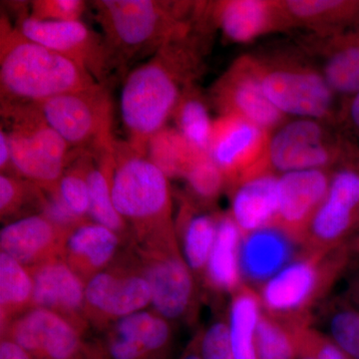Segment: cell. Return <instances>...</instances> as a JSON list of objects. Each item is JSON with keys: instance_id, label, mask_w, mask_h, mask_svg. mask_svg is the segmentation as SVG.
<instances>
[{"instance_id": "1", "label": "cell", "mask_w": 359, "mask_h": 359, "mask_svg": "<svg viewBox=\"0 0 359 359\" xmlns=\"http://www.w3.org/2000/svg\"><path fill=\"white\" fill-rule=\"evenodd\" d=\"M200 18L190 30L170 40L125 77L120 95L123 126L129 145L142 154H146L149 141L166 127L184 92L199 76L211 25Z\"/></svg>"}, {"instance_id": "2", "label": "cell", "mask_w": 359, "mask_h": 359, "mask_svg": "<svg viewBox=\"0 0 359 359\" xmlns=\"http://www.w3.org/2000/svg\"><path fill=\"white\" fill-rule=\"evenodd\" d=\"M91 4L102 28L111 73L124 72L135 61L151 57L190 30L202 2L97 0Z\"/></svg>"}, {"instance_id": "3", "label": "cell", "mask_w": 359, "mask_h": 359, "mask_svg": "<svg viewBox=\"0 0 359 359\" xmlns=\"http://www.w3.org/2000/svg\"><path fill=\"white\" fill-rule=\"evenodd\" d=\"M97 83L88 71L74 61L26 39L6 20H1V107L39 105L52 97Z\"/></svg>"}, {"instance_id": "4", "label": "cell", "mask_w": 359, "mask_h": 359, "mask_svg": "<svg viewBox=\"0 0 359 359\" xmlns=\"http://www.w3.org/2000/svg\"><path fill=\"white\" fill-rule=\"evenodd\" d=\"M112 199L131 231L132 244L176 233L169 178L128 142L115 141Z\"/></svg>"}, {"instance_id": "5", "label": "cell", "mask_w": 359, "mask_h": 359, "mask_svg": "<svg viewBox=\"0 0 359 359\" xmlns=\"http://www.w3.org/2000/svg\"><path fill=\"white\" fill-rule=\"evenodd\" d=\"M351 264L348 247L302 250L289 264L257 289L266 313L292 320L311 321V311Z\"/></svg>"}, {"instance_id": "6", "label": "cell", "mask_w": 359, "mask_h": 359, "mask_svg": "<svg viewBox=\"0 0 359 359\" xmlns=\"http://www.w3.org/2000/svg\"><path fill=\"white\" fill-rule=\"evenodd\" d=\"M8 128L13 173L45 192L56 189L77 150L47 124L37 105L1 107Z\"/></svg>"}, {"instance_id": "7", "label": "cell", "mask_w": 359, "mask_h": 359, "mask_svg": "<svg viewBox=\"0 0 359 359\" xmlns=\"http://www.w3.org/2000/svg\"><path fill=\"white\" fill-rule=\"evenodd\" d=\"M257 71L269 102L285 117L337 124L335 96L320 68L290 54L256 56Z\"/></svg>"}, {"instance_id": "8", "label": "cell", "mask_w": 359, "mask_h": 359, "mask_svg": "<svg viewBox=\"0 0 359 359\" xmlns=\"http://www.w3.org/2000/svg\"><path fill=\"white\" fill-rule=\"evenodd\" d=\"M131 247L150 285L151 309L175 325H193L202 287L182 255L176 233Z\"/></svg>"}, {"instance_id": "9", "label": "cell", "mask_w": 359, "mask_h": 359, "mask_svg": "<svg viewBox=\"0 0 359 359\" xmlns=\"http://www.w3.org/2000/svg\"><path fill=\"white\" fill-rule=\"evenodd\" d=\"M335 125L309 118L287 119L269 135L266 165L276 175L334 170L358 150Z\"/></svg>"}, {"instance_id": "10", "label": "cell", "mask_w": 359, "mask_h": 359, "mask_svg": "<svg viewBox=\"0 0 359 359\" xmlns=\"http://www.w3.org/2000/svg\"><path fill=\"white\" fill-rule=\"evenodd\" d=\"M37 107L72 149L92 152L114 145L113 101L107 84L52 97Z\"/></svg>"}, {"instance_id": "11", "label": "cell", "mask_w": 359, "mask_h": 359, "mask_svg": "<svg viewBox=\"0 0 359 359\" xmlns=\"http://www.w3.org/2000/svg\"><path fill=\"white\" fill-rule=\"evenodd\" d=\"M150 285L131 245L100 273L85 283V316L89 327L102 332L131 314L151 308Z\"/></svg>"}, {"instance_id": "12", "label": "cell", "mask_w": 359, "mask_h": 359, "mask_svg": "<svg viewBox=\"0 0 359 359\" xmlns=\"http://www.w3.org/2000/svg\"><path fill=\"white\" fill-rule=\"evenodd\" d=\"M359 233V150L332 170L330 188L302 240V250H332Z\"/></svg>"}, {"instance_id": "13", "label": "cell", "mask_w": 359, "mask_h": 359, "mask_svg": "<svg viewBox=\"0 0 359 359\" xmlns=\"http://www.w3.org/2000/svg\"><path fill=\"white\" fill-rule=\"evenodd\" d=\"M87 330L48 309L32 308L1 328L34 359L100 358L95 344L85 341Z\"/></svg>"}, {"instance_id": "14", "label": "cell", "mask_w": 359, "mask_h": 359, "mask_svg": "<svg viewBox=\"0 0 359 359\" xmlns=\"http://www.w3.org/2000/svg\"><path fill=\"white\" fill-rule=\"evenodd\" d=\"M269 135L271 132L238 116L219 115L215 120L209 154L223 172L226 190L242 180L269 171Z\"/></svg>"}, {"instance_id": "15", "label": "cell", "mask_w": 359, "mask_h": 359, "mask_svg": "<svg viewBox=\"0 0 359 359\" xmlns=\"http://www.w3.org/2000/svg\"><path fill=\"white\" fill-rule=\"evenodd\" d=\"M175 327L150 308L112 323L94 344L101 359H172Z\"/></svg>"}, {"instance_id": "16", "label": "cell", "mask_w": 359, "mask_h": 359, "mask_svg": "<svg viewBox=\"0 0 359 359\" xmlns=\"http://www.w3.org/2000/svg\"><path fill=\"white\" fill-rule=\"evenodd\" d=\"M211 100L221 115H236L269 132L287 121L264 94L255 55L238 58L211 90Z\"/></svg>"}, {"instance_id": "17", "label": "cell", "mask_w": 359, "mask_h": 359, "mask_svg": "<svg viewBox=\"0 0 359 359\" xmlns=\"http://www.w3.org/2000/svg\"><path fill=\"white\" fill-rule=\"evenodd\" d=\"M15 28L26 39L74 61L99 83L107 84L110 70L103 36L83 21H39L26 13Z\"/></svg>"}, {"instance_id": "18", "label": "cell", "mask_w": 359, "mask_h": 359, "mask_svg": "<svg viewBox=\"0 0 359 359\" xmlns=\"http://www.w3.org/2000/svg\"><path fill=\"white\" fill-rule=\"evenodd\" d=\"M332 170H306L278 175L276 226L302 245V237L330 188Z\"/></svg>"}, {"instance_id": "19", "label": "cell", "mask_w": 359, "mask_h": 359, "mask_svg": "<svg viewBox=\"0 0 359 359\" xmlns=\"http://www.w3.org/2000/svg\"><path fill=\"white\" fill-rule=\"evenodd\" d=\"M28 269L33 280L32 308L54 311L88 330L85 316V283L61 257Z\"/></svg>"}, {"instance_id": "20", "label": "cell", "mask_w": 359, "mask_h": 359, "mask_svg": "<svg viewBox=\"0 0 359 359\" xmlns=\"http://www.w3.org/2000/svg\"><path fill=\"white\" fill-rule=\"evenodd\" d=\"M212 25L235 43H249L273 32L290 28L282 1L224 0L210 2Z\"/></svg>"}, {"instance_id": "21", "label": "cell", "mask_w": 359, "mask_h": 359, "mask_svg": "<svg viewBox=\"0 0 359 359\" xmlns=\"http://www.w3.org/2000/svg\"><path fill=\"white\" fill-rule=\"evenodd\" d=\"M128 244L103 224L86 219L66 231L60 257L86 283L111 266Z\"/></svg>"}, {"instance_id": "22", "label": "cell", "mask_w": 359, "mask_h": 359, "mask_svg": "<svg viewBox=\"0 0 359 359\" xmlns=\"http://www.w3.org/2000/svg\"><path fill=\"white\" fill-rule=\"evenodd\" d=\"M66 231L41 212L30 215L6 224L0 231V249L32 269L60 257Z\"/></svg>"}, {"instance_id": "23", "label": "cell", "mask_w": 359, "mask_h": 359, "mask_svg": "<svg viewBox=\"0 0 359 359\" xmlns=\"http://www.w3.org/2000/svg\"><path fill=\"white\" fill-rule=\"evenodd\" d=\"M302 250L297 241L276 226L245 236L241 244L243 282L259 289Z\"/></svg>"}, {"instance_id": "24", "label": "cell", "mask_w": 359, "mask_h": 359, "mask_svg": "<svg viewBox=\"0 0 359 359\" xmlns=\"http://www.w3.org/2000/svg\"><path fill=\"white\" fill-rule=\"evenodd\" d=\"M221 212L215 205L201 204L185 194L175 219L180 250L202 289Z\"/></svg>"}, {"instance_id": "25", "label": "cell", "mask_w": 359, "mask_h": 359, "mask_svg": "<svg viewBox=\"0 0 359 359\" xmlns=\"http://www.w3.org/2000/svg\"><path fill=\"white\" fill-rule=\"evenodd\" d=\"M229 212L243 237L276 226L278 214V175L263 172L242 180L228 189Z\"/></svg>"}, {"instance_id": "26", "label": "cell", "mask_w": 359, "mask_h": 359, "mask_svg": "<svg viewBox=\"0 0 359 359\" xmlns=\"http://www.w3.org/2000/svg\"><path fill=\"white\" fill-rule=\"evenodd\" d=\"M242 238V233L230 212H221L203 289L205 287L217 297H231L244 285L241 271Z\"/></svg>"}, {"instance_id": "27", "label": "cell", "mask_w": 359, "mask_h": 359, "mask_svg": "<svg viewBox=\"0 0 359 359\" xmlns=\"http://www.w3.org/2000/svg\"><path fill=\"white\" fill-rule=\"evenodd\" d=\"M320 70L337 95L348 98L359 92V23L330 36L318 37Z\"/></svg>"}, {"instance_id": "28", "label": "cell", "mask_w": 359, "mask_h": 359, "mask_svg": "<svg viewBox=\"0 0 359 359\" xmlns=\"http://www.w3.org/2000/svg\"><path fill=\"white\" fill-rule=\"evenodd\" d=\"M84 163L90 198L89 218L116 231L131 245V231L113 204L114 145L93 152L84 151Z\"/></svg>"}, {"instance_id": "29", "label": "cell", "mask_w": 359, "mask_h": 359, "mask_svg": "<svg viewBox=\"0 0 359 359\" xmlns=\"http://www.w3.org/2000/svg\"><path fill=\"white\" fill-rule=\"evenodd\" d=\"M282 6L290 27L308 28L316 37L337 34L359 23V1L285 0Z\"/></svg>"}, {"instance_id": "30", "label": "cell", "mask_w": 359, "mask_h": 359, "mask_svg": "<svg viewBox=\"0 0 359 359\" xmlns=\"http://www.w3.org/2000/svg\"><path fill=\"white\" fill-rule=\"evenodd\" d=\"M263 311L259 292L247 283L231 295L226 318L235 359H257V328Z\"/></svg>"}, {"instance_id": "31", "label": "cell", "mask_w": 359, "mask_h": 359, "mask_svg": "<svg viewBox=\"0 0 359 359\" xmlns=\"http://www.w3.org/2000/svg\"><path fill=\"white\" fill-rule=\"evenodd\" d=\"M33 280L29 269L0 252V323L1 328L32 308Z\"/></svg>"}, {"instance_id": "32", "label": "cell", "mask_w": 359, "mask_h": 359, "mask_svg": "<svg viewBox=\"0 0 359 359\" xmlns=\"http://www.w3.org/2000/svg\"><path fill=\"white\" fill-rule=\"evenodd\" d=\"M321 325L349 359H359V309L344 294L330 297L320 306Z\"/></svg>"}, {"instance_id": "33", "label": "cell", "mask_w": 359, "mask_h": 359, "mask_svg": "<svg viewBox=\"0 0 359 359\" xmlns=\"http://www.w3.org/2000/svg\"><path fill=\"white\" fill-rule=\"evenodd\" d=\"M173 118L176 129L200 154H209L212 124L204 97L194 85L180 99Z\"/></svg>"}, {"instance_id": "34", "label": "cell", "mask_w": 359, "mask_h": 359, "mask_svg": "<svg viewBox=\"0 0 359 359\" xmlns=\"http://www.w3.org/2000/svg\"><path fill=\"white\" fill-rule=\"evenodd\" d=\"M313 323L280 318L263 311L256 335L257 359H297L299 328Z\"/></svg>"}, {"instance_id": "35", "label": "cell", "mask_w": 359, "mask_h": 359, "mask_svg": "<svg viewBox=\"0 0 359 359\" xmlns=\"http://www.w3.org/2000/svg\"><path fill=\"white\" fill-rule=\"evenodd\" d=\"M146 155L168 178H183L200 153L196 152L176 128L165 127L149 141Z\"/></svg>"}, {"instance_id": "36", "label": "cell", "mask_w": 359, "mask_h": 359, "mask_svg": "<svg viewBox=\"0 0 359 359\" xmlns=\"http://www.w3.org/2000/svg\"><path fill=\"white\" fill-rule=\"evenodd\" d=\"M45 192L18 175H0V218L11 223L43 209Z\"/></svg>"}, {"instance_id": "37", "label": "cell", "mask_w": 359, "mask_h": 359, "mask_svg": "<svg viewBox=\"0 0 359 359\" xmlns=\"http://www.w3.org/2000/svg\"><path fill=\"white\" fill-rule=\"evenodd\" d=\"M184 179L188 189L186 195L201 204L215 205L222 192L228 188L223 172L210 154L198 156Z\"/></svg>"}, {"instance_id": "38", "label": "cell", "mask_w": 359, "mask_h": 359, "mask_svg": "<svg viewBox=\"0 0 359 359\" xmlns=\"http://www.w3.org/2000/svg\"><path fill=\"white\" fill-rule=\"evenodd\" d=\"M84 151L77 150L76 157L66 169L54 190L66 210L78 219H90V198L85 173Z\"/></svg>"}, {"instance_id": "39", "label": "cell", "mask_w": 359, "mask_h": 359, "mask_svg": "<svg viewBox=\"0 0 359 359\" xmlns=\"http://www.w3.org/2000/svg\"><path fill=\"white\" fill-rule=\"evenodd\" d=\"M297 359H349L325 332L313 323L299 328Z\"/></svg>"}, {"instance_id": "40", "label": "cell", "mask_w": 359, "mask_h": 359, "mask_svg": "<svg viewBox=\"0 0 359 359\" xmlns=\"http://www.w3.org/2000/svg\"><path fill=\"white\" fill-rule=\"evenodd\" d=\"M203 359H235L229 339L226 316L212 320L196 334Z\"/></svg>"}, {"instance_id": "41", "label": "cell", "mask_w": 359, "mask_h": 359, "mask_svg": "<svg viewBox=\"0 0 359 359\" xmlns=\"http://www.w3.org/2000/svg\"><path fill=\"white\" fill-rule=\"evenodd\" d=\"M86 6L82 0H36L30 2L28 15L39 21H77L81 20Z\"/></svg>"}, {"instance_id": "42", "label": "cell", "mask_w": 359, "mask_h": 359, "mask_svg": "<svg viewBox=\"0 0 359 359\" xmlns=\"http://www.w3.org/2000/svg\"><path fill=\"white\" fill-rule=\"evenodd\" d=\"M342 135L359 149V92L339 106L337 124Z\"/></svg>"}, {"instance_id": "43", "label": "cell", "mask_w": 359, "mask_h": 359, "mask_svg": "<svg viewBox=\"0 0 359 359\" xmlns=\"http://www.w3.org/2000/svg\"><path fill=\"white\" fill-rule=\"evenodd\" d=\"M0 359H34L25 348L13 340L1 337L0 340Z\"/></svg>"}, {"instance_id": "44", "label": "cell", "mask_w": 359, "mask_h": 359, "mask_svg": "<svg viewBox=\"0 0 359 359\" xmlns=\"http://www.w3.org/2000/svg\"><path fill=\"white\" fill-rule=\"evenodd\" d=\"M0 171L1 174H11L13 171L11 162V146L6 130H0Z\"/></svg>"}, {"instance_id": "45", "label": "cell", "mask_w": 359, "mask_h": 359, "mask_svg": "<svg viewBox=\"0 0 359 359\" xmlns=\"http://www.w3.org/2000/svg\"><path fill=\"white\" fill-rule=\"evenodd\" d=\"M344 294L359 309V269L349 278Z\"/></svg>"}, {"instance_id": "46", "label": "cell", "mask_w": 359, "mask_h": 359, "mask_svg": "<svg viewBox=\"0 0 359 359\" xmlns=\"http://www.w3.org/2000/svg\"><path fill=\"white\" fill-rule=\"evenodd\" d=\"M179 359H203L202 356H201L199 346H198L196 337L191 340L190 344L184 349Z\"/></svg>"}, {"instance_id": "47", "label": "cell", "mask_w": 359, "mask_h": 359, "mask_svg": "<svg viewBox=\"0 0 359 359\" xmlns=\"http://www.w3.org/2000/svg\"><path fill=\"white\" fill-rule=\"evenodd\" d=\"M348 250L351 252V264L359 263V233L348 245Z\"/></svg>"}, {"instance_id": "48", "label": "cell", "mask_w": 359, "mask_h": 359, "mask_svg": "<svg viewBox=\"0 0 359 359\" xmlns=\"http://www.w3.org/2000/svg\"><path fill=\"white\" fill-rule=\"evenodd\" d=\"M86 359H101L100 358H86Z\"/></svg>"}]
</instances>
